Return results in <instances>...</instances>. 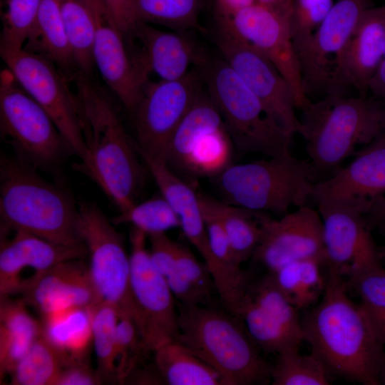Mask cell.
I'll return each instance as SVG.
<instances>
[{"mask_svg": "<svg viewBox=\"0 0 385 385\" xmlns=\"http://www.w3.org/2000/svg\"><path fill=\"white\" fill-rule=\"evenodd\" d=\"M369 319L371 327L379 339L385 344V308H376L361 303Z\"/></svg>", "mask_w": 385, "mask_h": 385, "instance_id": "obj_45", "label": "cell"}, {"mask_svg": "<svg viewBox=\"0 0 385 385\" xmlns=\"http://www.w3.org/2000/svg\"><path fill=\"white\" fill-rule=\"evenodd\" d=\"M24 48L50 60L72 79L77 70L65 33L61 0H42L35 28Z\"/></svg>", "mask_w": 385, "mask_h": 385, "instance_id": "obj_25", "label": "cell"}, {"mask_svg": "<svg viewBox=\"0 0 385 385\" xmlns=\"http://www.w3.org/2000/svg\"><path fill=\"white\" fill-rule=\"evenodd\" d=\"M268 273L299 311H305L315 305L327 285V272L324 257L294 261Z\"/></svg>", "mask_w": 385, "mask_h": 385, "instance_id": "obj_26", "label": "cell"}, {"mask_svg": "<svg viewBox=\"0 0 385 385\" xmlns=\"http://www.w3.org/2000/svg\"><path fill=\"white\" fill-rule=\"evenodd\" d=\"M148 236L132 227L130 232V285L134 321L147 348L177 341L179 336L177 302L163 277L153 265L146 247Z\"/></svg>", "mask_w": 385, "mask_h": 385, "instance_id": "obj_13", "label": "cell"}, {"mask_svg": "<svg viewBox=\"0 0 385 385\" xmlns=\"http://www.w3.org/2000/svg\"><path fill=\"white\" fill-rule=\"evenodd\" d=\"M21 300L1 297L0 306V372L11 374L41 335V323L29 313Z\"/></svg>", "mask_w": 385, "mask_h": 385, "instance_id": "obj_24", "label": "cell"}, {"mask_svg": "<svg viewBox=\"0 0 385 385\" xmlns=\"http://www.w3.org/2000/svg\"><path fill=\"white\" fill-rule=\"evenodd\" d=\"M237 316L256 345L265 353L277 354L288 349H299L304 341L302 333L285 326L246 294Z\"/></svg>", "mask_w": 385, "mask_h": 385, "instance_id": "obj_31", "label": "cell"}, {"mask_svg": "<svg viewBox=\"0 0 385 385\" xmlns=\"http://www.w3.org/2000/svg\"><path fill=\"white\" fill-rule=\"evenodd\" d=\"M299 133L315 172L337 170L356 147L383 133L381 106L362 97L328 94L302 109Z\"/></svg>", "mask_w": 385, "mask_h": 385, "instance_id": "obj_5", "label": "cell"}, {"mask_svg": "<svg viewBox=\"0 0 385 385\" xmlns=\"http://www.w3.org/2000/svg\"><path fill=\"white\" fill-rule=\"evenodd\" d=\"M385 193V134L383 133L346 167L315 182L312 198L319 205L358 210L364 216Z\"/></svg>", "mask_w": 385, "mask_h": 385, "instance_id": "obj_16", "label": "cell"}, {"mask_svg": "<svg viewBox=\"0 0 385 385\" xmlns=\"http://www.w3.org/2000/svg\"><path fill=\"white\" fill-rule=\"evenodd\" d=\"M316 172L309 160L289 153L229 165L216 175L225 202L249 210L284 215L312 198Z\"/></svg>", "mask_w": 385, "mask_h": 385, "instance_id": "obj_7", "label": "cell"}, {"mask_svg": "<svg viewBox=\"0 0 385 385\" xmlns=\"http://www.w3.org/2000/svg\"><path fill=\"white\" fill-rule=\"evenodd\" d=\"M177 265L187 280L212 304H216L215 285L206 264L197 260L185 246L178 243Z\"/></svg>", "mask_w": 385, "mask_h": 385, "instance_id": "obj_42", "label": "cell"}, {"mask_svg": "<svg viewBox=\"0 0 385 385\" xmlns=\"http://www.w3.org/2000/svg\"><path fill=\"white\" fill-rule=\"evenodd\" d=\"M111 220L114 225L130 224L147 236L165 232L180 225L178 215L162 195L135 203Z\"/></svg>", "mask_w": 385, "mask_h": 385, "instance_id": "obj_38", "label": "cell"}, {"mask_svg": "<svg viewBox=\"0 0 385 385\" xmlns=\"http://www.w3.org/2000/svg\"><path fill=\"white\" fill-rule=\"evenodd\" d=\"M113 225L95 204L78 205V232L87 249L89 274L99 300L134 320L130 255L123 235Z\"/></svg>", "mask_w": 385, "mask_h": 385, "instance_id": "obj_9", "label": "cell"}, {"mask_svg": "<svg viewBox=\"0 0 385 385\" xmlns=\"http://www.w3.org/2000/svg\"><path fill=\"white\" fill-rule=\"evenodd\" d=\"M366 215L369 216L366 220L369 226L370 224L385 223V198L379 199Z\"/></svg>", "mask_w": 385, "mask_h": 385, "instance_id": "obj_49", "label": "cell"}, {"mask_svg": "<svg viewBox=\"0 0 385 385\" xmlns=\"http://www.w3.org/2000/svg\"><path fill=\"white\" fill-rule=\"evenodd\" d=\"M216 14L231 16L240 10L254 4L255 0H213Z\"/></svg>", "mask_w": 385, "mask_h": 385, "instance_id": "obj_46", "label": "cell"}, {"mask_svg": "<svg viewBox=\"0 0 385 385\" xmlns=\"http://www.w3.org/2000/svg\"><path fill=\"white\" fill-rule=\"evenodd\" d=\"M23 301L43 317L100 302L88 266L82 259L64 261L43 274L23 295Z\"/></svg>", "mask_w": 385, "mask_h": 385, "instance_id": "obj_23", "label": "cell"}, {"mask_svg": "<svg viewBox=\"0 0 385 385\" xmlns=\"http://www.w3.org/2000/svg\"><path fill=\"white\" fill-rule=\"evenodd\" d=\"M196 67L238 151L267 157L291 153L293 135L269 116L257 97L222 57L205 54Z\"/></svg>", "mask_w": 385, "mask_h": 385, "instance_id": "obj_6", "label": "cell"}, {"mask_svg": "<svg viewBox=\"0 0 385 385\" xmlns=\"http://www.w3.org/2000/svg\"><path fill=\"white\" fill-rule=\"evenodd\" d=\"M184 31H165L151 24L137 21L125 35L136 43L129 48L142 76L149 80L154 73L160 80H176L185 76L205 55Z\"/></svg>", "mask_w": 385, "mask_h": 385, "instance_id": "obj_21", "label": "cell"}, {"mask_svg": "<svg viewBox=\"0 0 385 385\" xmlns=\"http://www.w3.org/2000/svg\"><path fill=\"white\" fill-rule=\"evenodd\" d=\"M383 101H384V103L382 105H381V113H382L381 121H382L383 132L385 134V99H384Z\"/></svg>", "mask_w": 385, "mask_h": 385, "instance_id": "obj_50", "label": "cell"}, {"mask_svg": "<svg viewBox=\"0 0 385 385\" xmlns=\"http://www.w3.org/2000/svg\"><path fill=\"white\" fill-rule=\"evenodd\" d=\"M371 0H337L299 55L306 93H329L344 48Z\"/></svg>", "mask_w": 385, "mask_h": 385, "instance_id": "obj_18", "label": "cell"}, {"mask_svg": "<svg viewBox=\"0 0 385 385\" xmlns=\"http://www.w3.org/2000/svg\"><path fill=\"white\" fill-rule=\"evenodd\" d=\"M255 1L280 14L292 16L294 0H255Z\"/></svg>", "mask_w": 385, "mask_h": 385, "instance_id": "obj_48", "label": "cell"}, {"mask_svg": "<svg viewBox=\"0 0 385 385\" xmlns=\"http://www.w3.org/2000/svg\"><path fill=\"white\" fill-rule=\"evenodd\" d=\"M262 235L252 257L267 272L294 262L324 257L322 221L317 210L307 205L279 219L261 212Z\"/></svg>", "mask_w": 385, "mask_h": 385, "instance_id": "obj_17", "label": "cell"}, {"mask_svg": "<svg viewBox=\"0 0 385 385\" xmlns=\"http://www.w3.org/2000/svg\"><path fill=\"white\" fill-rule=\"evenodd\" d=\"M116 380L126 381L138 366L144 354L151 352L145 344L132 317L119 315L116 327Z\"/></svg>", "mask_w": 385, "mask_h": 385, "instance_id": "obj_39", "label": "cell"}, {"mask_svg": "<svg viewBox=\"0 0 385 385\" xmlns=\"http://www.w3.org/2000/svg\"><path fill=\"white\" fill-rule=\"evenodd\" d=\"M93 18L95 68L110 91L132 114L145 80L135 65L125 34L105 0H86Z\"/></svg>", "mask_w": 385, "mask_h": 385, "instance_id": "obj_15", "label": "cell"}, {"mask_svg": "<svg viewBox=\"0 0 385 385\" xmlns=\"http://www.w3.org/2000/svg\"><path fill=\"white\" fill-rule=\"evenodd\" d=\"M137 21L159 24L177 31L196 28L203 0H130Z\"/></svg>", "mask_w": 385, "mask_h": 385, "instance_id": "obj_34", "label": "cell"}, {"mask_svg": "<svg viewBox=\"0 0 385 385\" xmlns=\"http://www.w3.org/2000/svg\"><path fill=\"white\" fill-rule=\"evenodd\" d=\"M14 232L13 237L1 241V297L23 295L55 265L87 256L85 245L64 246L25 232Z\"/></svg>", "mask_w": 385, "mask_h": 385, "instance_id": "obj_19", "label": "cell"}, {"mask_svg": "<svg viewBox=\"0 0 385 385\" xmlns=\"http://www.w3.org/2000/svg\"><path fill=\"white\" fill-rule=\"evenodd\" d=\"M344 277L348 289L360 297L361 304L385 308V269L381 263L351 270Z\"/></svg>", "mask_w": 385, "mask_h": 385, "instance_id": "obj_41", "label": "cell"}, {"mask_svg": "<svg viewBox=\"0 0 385 385\" xmlns=\"http://www.w3.org/2000/svg\"><path fill=\"white\" fill-rule=\"evenodd\" d=\"M64 29L77 73L92 76L94 21L86 0H61Z\"/></svg>", "mask_w": 385, "mask_h": 385, "instance_id": "obj_32", "label": "cell"}, {"mask_svg": "<svg viewBox=\"0 0 385 385\" xmlns=\"http://www.w3.org/2000/svg\"><path fill=\"white\" fill-rule=\"evenodd\" d=\"M385 42V6L363 14L339 59L328 94L346 87L368 89L381 63ZM327 94V95H328Z\"/></svg>", "mask_w": 385, "mask_h": 385, "instance_id": "obj_22", "label": "cell"}, {"mask_svg": "<svg viewBox=\"0 0 385 385\" xmlns=\"http://www.w3.org/2000/svg\"><path fill=\"white\" fill-rule=\"evenodd\" d=\"M224 127L220 112L205 86L172 135L165 155L166 162L185 169L197 140L207 132Z\"/></svg>", "mask_w": 385, "mask_h": 385, "instance_id": "obj_27", "label": "cell"}, {"mask_svg": "<svg viewBox=\"0 0 385 385\" xmlns=\"http://www.w3.org/2000/svg\"><path fill=\"white\" fill-rule=\"evenodd\" d=\"M68 361L41 333L10 374L11 384L56 385L62 369Z\"/></svg>", "mask_w": 385, "mask_h": 385, "instance_id": "obj_33", "label": "cell"}, {"mask_svg": "<svg viewBox=\"0 0 385 385\" xmlns=\"http://www.w3.org/2000/svg\"><path fill=\"white\" fill-rule=\"evenodd\" d=\"M0 129L17 158L36 168H53L72 153L51 116L6 67L0 72Z\"/></svg>", "mask_w": 385, "mask_h": 385, "instance_id": "obj_8", "label": "cell"}, {"mask_svg": "<svg viewBox=\"0 0 385 385\" xmlns=\"http://www.w3.org/2000/svg\"><path fill=\"white\" fill-rule=\"evenodd\" d=\"M215 42L221 57L257 97L269 116L294 135L299 120L291 88L274 65L240 37L227 18L216 14Z\"/></svg>", "mask_w": 385, "mask_h": 385, "instance_id": "obj_10", "label": "cell"}, {"mask_svg": "<svg viewBox=\"0 0 385 385\" xmlns=\"http://www.w3.org/2000/svg\"><path fill=\"white\" fill-rule=\"evenodd\" d=\"M72 81L86 148L76 169L96 183L120 212L125 211L135 204L142 179L135 143L111 96L92 76L76 73Z\"/></svg>", "mask_w": 385, "mask_h": 385, "instance_id": "obj_2", "label": "cell"}, {"mask_svg": "<svg viewBox=\"0 0 385 385\" xmlns=\"http://www.w3.org/2000/svg\"><path fill=\"white\" fill-rule=\"evenodd\" d=\"M368 89L374 96L385 99V42L381 63L369 83Z\"/></svg>", "mask_w": 385, "mask_h": 385, "instance_id": "obj_47", "label": "cell"}, {"mask_svg": "<svg viewBox=\"0 0 385 385\" xmlns=\"http://www.w3.org/2000/svg\"><path fill=\"white\" fill-rule=\"evenodd\" d=\"M41 2L42 0H1L0 50L24 48L35 28Z\"/></svg>", "mask_w": 385, "mask_h": 385, "instance_id": "obj_37", "label": "cell"}, {"mask_svg": "<svg viewBox=\"0 0 385 385\" xmlns=\"http://www.w3.org/2000/svg\"><path fill=\"white\" fill-rule=\"evenodd\" d=\"M92 344L101 379H116V327L118 309L99 302L91 307Z\"/></svg>", "mask_w": 385, "mask_h": 385, "instance_id": "obj_35", "label": "cell"}, {"mask_svg": "<svg viewBox=\"0 0 385 385\" xmlns=\"http://www.w3.org/2000/svg\"><path fill=\"white\" fill-rule=\"evenodd\" d=\"M3 61L24 90L51 116L69 145L82 161L86 148L75 93L69 78L52 61L29 51L0 50Z\"/></svg>", "mask_w": 385, "mask_h": 385, "instance_id": "obj_12", "label": "cell"}, {"mask_svg": "<svg viewBox=\"0 0 385 385\" xmlns=\"http://www.w3.org/2000/svg\"><path fill=\"white\" fill-rule=\"evenodd\" d=\"M152 353L165 384L223 385L220 375L178 341H170Z\"/></svg>", "mask_w": 385, "mask_h": 385, "instance_id": "obj_29", "label": "cell"}, {"mask_svg": "<svg viewBox=\"0 0 385 385\" xmlns=\"http://www.w3.org/2000/svg\"><path fill=\"white\" fill-rule=\"evenodd\" d=\"M204 88L197 67L176 80H148L131 114L138 152L165 160L172 135Z\"/></svg>", "mask_w": 385, "mask_h": 385, "instance_id": "obj_11", "label": "cell"}, {"mask_svg": "<svg viewBox=\"0 0 385 385\" xmlns=\"http://www.w3.org/2000/svg\"><path fill=\"white\" fill-rule=\"evenodd\" d=\"M0 217L3 231H22L64 246L85 245L78 232V205L71 196L17 158H1Z\"/></svg>", "mask_w": 385, "mask_h": 385, "instance_id": "obj_3", "label": "cell"}, {"mask_svg": "<svg viewBox=\"0 0 385 385\" xmlns=\"http://www.w3.org/2000/svg\"><path fill=\"white\" fill-rule=\"evenodd\" d=\"M333 4L332 0H294L290 29L298 58Z\"/></svg>", "mask_w": 385, "mask_h": 385, "instance_id": "obj_40", "label": "cell"}, {"mask_svg": "<svg viewBox=\"0 0 385 385\" xmlns=\"http://www.w3.org/2000/svg\"><path fill=\"white\" fill-rule=\"evenodd\" d=\"M299 349H292L277 354L272 365L273 385H327L330 376L322 363L312 354L302 355Z\"/></svg>", "mask_w": 385, "mask_h": 385, "instance_id": "obj_36", "label": "cell"}, {"mask_svg": "<svg viewBox=\"0 0 385 385\" xmlns=\"http://www.w3.org/2000/svg\"><path fill=\"white\" fill-rule=\"evenodd\" d=\"M327 270L349 271L381 263L364 215L358 210L319 205Z\"/></svg>", "mask_w": 385, "mask_h": 385, "instance_id": "obj_20", "label": "cell"}, {"mask_svg": "<svg viewBox=\"0 0 385 385\" xmlns=\"http://www.w3.org/2000/svg\"><path fill=\"white\" fill-rule=\"evenodd\" d=\"M178 304V342L212 366L223 385L267 384L270 365L248 334L242 321L216 304Z\"/></svg>", "mask_w": 385, "mask_h": 385, "instance_id": "obj_4", "label": "cell"}, {"mask_svg": "<svg viewBox=\"0 0 385 385\" xmlns=\"http://www.w3.org/2000/svg\"><path fill=\"white\" fill-rule=\"evenodd\" d=\"M198 196L220 220L239 262L242 264L252 258L262 235V212L249 210L203 195Z\"/></svg>", "mask_w": 385, "mask_h": 385, "instance_id": "obj_30", "label": "cell"}, {"mask_svg": "<svg viewBox=\"0 0 385 385\" xmlns=\"http://www.w3.org/2000/svg\"><path fill=\"white\" fill-rule=\"evenodd\" d=\"M118 24L126 35L137 23L130 0H105Z\"/></svg>", "mask_w": 385, "mask_h": 385, "instance_id": "obj_44", "label": "cell"}, {"mask_svg": "<svg viewBox=\"0 0 385 385\" xmlns=\"http://www.w3.org/2000/svg\"><path fill=\"white\" fill-rule=\"evenodd\" d=\"M225 17L240 37L274 65L288 83L296 108L302 110L310 100L304 90L300 63L292 41L291 17L257 2Z\"/></svg>", "mask_w": 385, "mask_h": 385, "instance_id": "obj_14", "label": "cell"}, {"mask_svg": "<svg viewBox=\"0 0 385 385\" xmlns=\"http://www.w3.org/2000/svg\"><path fill=\"white\" fill-rule=\"evenodd\" d=\"M102 379L83 359L71 360L62 369L56 385H95Z\"/></svg>", "mask_w": 385, "mask_h": 385, "instance_id": "obj_43", "label": "cell"}, {"mask_svg": "<svg viewBox=\"0 0 385 385\" xmlns=\"http://www.w3.org/2000/svg\"><path fill=\"white\" fill-rule=\"evenodd\" d=\"M379 380H380V384L385 385V365L381 372Z\"/></svg>", "mask_w": 385, "mask_h": 385, "instance_id": "obj_51", "label": "cell"}, {"mask_svg": "<svg viewBox=\"0 0 385 385\" xmlns=\"http://www.w3.org/2000/svg\"><path fill=\"white\" fill-rule=\"evenodd\" d=\"M91 307H73L42 317V335L68 360L83 359L92 343Z\"/></svg>", "mask_w": 385, "mask_h": 385, "instance_id": "obj_28", "label": "cell"}, {"mask_svg": "<svg viewBox=\"0 0 385 385\" xmlns=\"http://www.w3.org/2000/svg\"><path fill=\"white\" fill-rule=\"evenodd\" d=\"M327 281L319 302L304 311V341L331 376L364 385H379L385 365L384 345L362 305L348 294L345 279L327 270Z\"/></svg>", "mask_w": 385, "mask_h": 385, "instance_id": "obj_1", "label": "cell"}]
</instances>
